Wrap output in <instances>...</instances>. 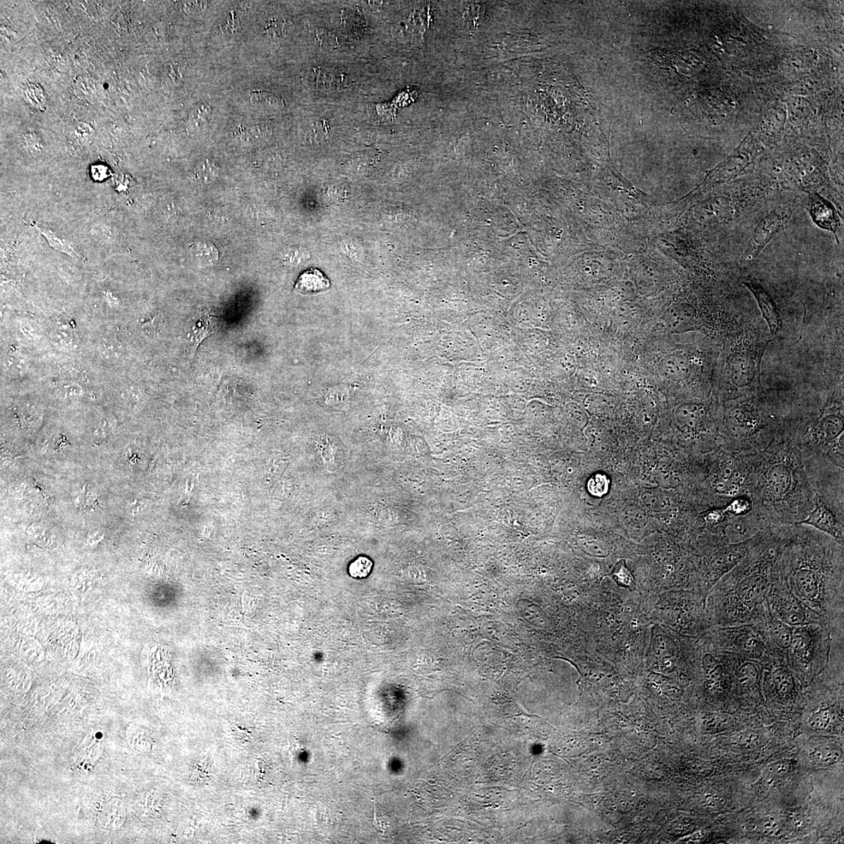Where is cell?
I'll list each match as a JSON object with an SVG mask.
<instances>
[{"label": "cell", "instance_id": "1", "mask_svg": "<svg viewBox=\"0 0 844 844\" xmlns=\"http://www.w3.org/2000/svg\"><path fill=\"white\" fill-rule=\"evenodd\" d=\"M781 566L790 590L836 629H843L844 546L805 525L789 526Z\"/></svg>", "mask_w": 844, "mask_h": 844}, {"label": "cell", "instance_id": "2", "mask_svg": "<svg viewBox=\"0 0 844 844\" xmlns=\"http://www.w3.org/2000/svg\"><path fill=\"white\" fill-rule=\"evenodd\" d=\"M752 461L750 498L765 528L800 524L814 508L815 491L792 428Z\"/></svg>", "mask_w": 844, "mask_h": 844}, {"label": "cell", "instance_id": "3", "mask_svg": "<svg viewBox=\"0 0 844 844\" xmlns=\"http://www.w3.org/2000/svg\"><path fill=\"white\" fill-rule=\"evenodd\" d=\"M789 526L760 531L747 555L707 593L711 625L756 623L771 611L768 597L781 570V555Z\"/></svg>", "mask_w": 844, "mask_h": 844}, {"label": "cell", "instance_id": "4", "mask_svg": "<svg viewBox=\"0 0 844 844\" xmlns=\"http://www.w3.org/2000/svg\"><path fill=\"white\" fill-rule=\"evenodd\" d=\"M771 337L759 325L745 322L723 338L714 373L719 401L759 393L760 364Z\"/></svg>", "mask_w": 844, "mask_h": 844}, {"label": "cell", "instance_id": "5", "mask_svg": "<svg viewBox=\"0 0 844 844\" xmlns=\"http://www.w3.org/2000/svg\"><path fill=\"white\" fill-rule=\"evenodd\" d=\"M787 420L759 394L722 403L720 448L735 454L759 453L776 441Z\"/></svg>", "mask_w": 844, "mask_h": 844}, {"label": "cell", "instance_id": "6", "mask_svg": "<svg viewBox=\"0 0 844 844\" xmlns=\"http://www.w3.org/2000/svg\"><path fill=\"white\" fill-rule=\"evenodd\" d=\"M753 454H735L719 448L709 453L707 508H726L733 499L750 497Z\"/></svg>", "mask_w": 844, "mask_h": 844}, {"label": "cell", "instance_id": "7", "mask_svg": "<svg viewBox=\"0 0 844 844\" xmlns=\"http://www.w3.org/2000/svg\"><path fill=\"white\" fill-rule=\"evenodd\" d=\"M837 635H843V630L834 629L828 624L792 626L787 662L800 680L810 682L827 667Z\"/></svg>", "mask_w": 844, "mask_h": 844}, {"label": "cell", "instance_id": "8", "mask_svg": "<svg viewBox=\"0 0 844 844\" xmlns=\"http://www.w3.org/2000/svg\"><path fill=\"white\" fill-rule=\"evenodd\" d=\"M722 403L716 396L677 405L673 417L677 430L689 441H703L709 453L720 448Z\"/></svg>", "mask_w": 844, "mask_h": 844}, {"label": "cell", "instance_id": "9", "mask_svg": "<svg viewBox=\"0 0 844 844\" xmlns=\"http://www.w3.org/2000/svg\"><path fill=\"white\" fill-rule=\"evenodd\" d=\"M704 635L718 648L765 664L769 665L776 659L762 629L756 624L713 627Z\"/></svg>", "mask_w": 844, "mask_h": 844}, {"label": "cell", "instance_id": "10", "mask_svg": "<svg viewBox=\"0 0 844 844\" xmlns=\"http://www.w3.org/2000/svg\"><path fill=\"white\" fill-rule=\"evenodd\" d=\"M759 533L741 543L728 544L722 537L714 536L702 544L704 556L699 574L700 593L707 595L724 575L744 559L756 543Z\"/></svg>", "mask_w": 844, "mask_h": 844}, {"label": "cell", "instance_id": "11", "mask_svg": "<svg viewBox=\"0 0 844 844\" xmlns=\"http://www.w3.org/2000/svg\"><path fill=\"white\" fill-rule=\"evenodd\" d=\"M768 602L771 613L778 620L790 626H805L814 623L829 625L822 616L807 607L795 596L783 575L782 566L780 573L771 588Z\"/></svg>", "mask_w": 844, "mask_h": 844}, {"label": "cell", "instance_id": "12", "mask_svg": "<svg viewBox=\"0 0 844 844\" xmlns=\"http://www.w3.org/2000/svg\"><path fill=\"white\" fill-rule=\"evenodd\" d=\"M795 211V203L787 202L772 208L754 225L747 249L748 257H758L765 247L782 231L785 230Z\"/></svg>", "mask_w": 844, "mask_h": 844}, {"label": "cell", "instance_id": "13", "mask_svg": "<svg viewBox=\"0 0 844 844\" xmlns=\"http://www.w3.org/2000/svg\"><path fill=\"white\" fill-rule=\"evenodd\" d=\"M843 505L822 497H816L814 508L798 525H805L828 535L844 546Z\"/></svg>", "mask_w": 844, "mask_h": 844}, {"label": "cell", "instance_id": "14", "mask_svg": "<svg viewBox=\"0 0 844 844\" xmlns=\"http://www.w3.org/2000/svg\"><path fill=\"white\" fill-rule=\"evenodd\" d=\"M765 191H721L707 202V215L716 223L726 224L735 217L741 215L754 201L760 199Z\"/></svg>", "mask_w": 844, "mask_h": 844}, {"label": "cell", "instance_id": "15", "mask_svg": "<svg viewBox=\"0 0 844 844\" xmlns=\"http://www.w3.org/2000/svg\"><path fill=\"white\" fill-rule=\"evenodd\" d=\"M769 692L772 697L782 702L794 701L798 695V678L788 664L781 659H776L770 666L765 669Z\"/></svg>", "mask_w": 844, "mask_h": 844}, {"label": "cell", "instance_id": "16", "mask_svg": "<svg viewBox=\"0 0 844 844\" xmlns=\"http://www.w3.org/2000/svg\"><path fill=\"white\" fill-rule=\"evenodd\" d=\"M751 141L746 138L742 144L726 160L712 170L705 178L704 186H715L734 180L747 169L751 162Z\"/></svg>", "mask_w": 844, "mask_h": 844}, {"label": "cell", "instance_id": "17", "mask_svg": "<svg viewBox=\"0 0 844 844\" xmlns=\"http://www.w3.org/2000/svg\"><path fill=\"white\" fill-rule=\"evenodd\" d=\"M745 287L751 291L756 297L760 312L769 329V334L774 336L777 334L782 327V317L780 308L774 296L769 292L762 283L756 279H748L742 282Z\"/></svg>", "mask_w": 844, "mask_h": 844}, {"label": "cell", "instance_id": "18", "mask_svg": "<svg viewBox=\"0 0 844 844\" xmlns=\"http://www.w3.org/2000/svg\"><path fill=\"white\" fill-rule=\"evenodd\" d=\"M807 207L814 222L819 228L833 233L838 241L836 235L841 222L834 205L817 193H812L808 198Z\"/></svg>", "mask_w": 844, "mask_h": 844}, {"label": "cell", "instance_id": "19", "mask_svg": "<svg viewBox=\"0 0 844 844\" xmlns=\"http://www.w3.org/2000/svg\"><path fill=\"white\" fill-rule=\"evenodd\" d=\"M645 506L656 513H670L678 510L680 499L675 492L662 490H648L642 495Z\"/></svg>", "mask_w": 844, "mask_h": 844}, {"label": "cell", "instance_id": "20", "mask_svg": "<svg viewBox=\"0 0 844 844\" xmlns=\"http://www.w3.org/2000/svg\"><path fill=\"white\" fill-rule=\"evenodd\" d=\"M124 807L123 802L117 798H111L104 802L99 808L97 822L104 829L115 830L123 825Z\"/></svg>", "mask_w": 844, "mask_h": 844}, {"label": "cell", "instance_id": "21", "mask_svg": "<svg viewBox=\"0 0 844 844\" xmlns=\"http://www.w3.org/2000/svg\"><path fill=\"white\" fill-rule=\"evenodd\" d=\"M329 282L318 270L311 269L306 271L299 278L296 285V289L301 294H310L320 292L329 287Z\"/></svg>", "mask_w": 844, "mask_h": 844}, {"label": "cell", "instance_id": "22", "mask_svg": "<svg viewBox=\"0 0 844 844\" xmlns=\"http://www.w3.org/2000/svg\"><path fill=\"white\" fill-rule=\"evenodd\" d=\"M655 553L659 562L674 566L682 557L681 545L674 539H664L656 545Z\"/></svg>", "mask_w": 844, "mask_h": 844}, {"label": "cell", "instance_id": "23", "mask_svg": "<svg viewBox=\"0 0 844 844\" xmlns=\"http://www.w3.org/2000/svg\"><path fill=\"white\" fill-rule=\"evenodd\" d=\"M839 704L840 702H836L835 704L823 707L814 712L808 719L809 726L816 730L829 729L839 718L841 709Z\"/></svg>", "mask_w": 844, "mask_h": 844}, {"label": "cell", "instance_id": "24", "mask_svg": "<svg viewBox=\"0 0 844 844\" xmlns=\"http://www.w3.org/2000/svg\"><path fill=\"white\" fill-rule=\"evenodd\" d=\"M519 611L523 619L533 626L544 629H549L551 626L550 617L533 602H527V600H524V602H521L520 606L519 605Z\"/></svg>", "mask_w": 844, "mask_h": 844}, {"label": "cell", "instance_id": "25", "mask_svg": "<svg viewBox=\"0 0 844 844\" xmlns=\"http://www.w3.org/2000/svg\"><path fill=\"white\" fill-rule=\"evenodd\" d=\"M33 226L41 236L46 238V240L48 241L49 245L53 249H55L56 251L67 254L74 258H81V254L77 251V249L73 243L57 236L55 233H52L50 230L39 228L35 224Z\"/></svg>", "mask_w": 844, "mask_h": 844}, {"label": "cell", "instance_id": "26", "mask_svg": "<svg viewBox=\"0 0 844 844\" xmlns=\"http://www.w3.org/2000/svg\"><path fill=\"white\" fill-rule=\"evenodd\" d=\"M251 102L266 112L276 113L283 108L282 99L269 92L254 91L251 96Z\"/></svg>", "mask_w": 844, "mask_h": 844}, {"label": "cell", "instance_id": "27", "mask_svg": "<svg viewBox=\"0 0 844 844\" xmlns=\"http://www.w3.org/2000/svg\"><path fill=\"white\" fill-rule=\"evenodd\" d=\"M811 758L816 764L823 766L833 765L842 758V751L835 745H824L816 748L812 753Z\"/></svg>", "mask_w": 844, "mask_h": 844}, {"label": "cell", "instance_id": "28", "mask_svg": "<svg viewBox=\"0 0 844 844\" xmlns=\"http://www.w3.org/2000/svg\"><path fill=\"white\" fill-rule=\"evenodd\" d=\"M753 510L751 499L747 496L739 497L731 501L724 508L725 512L733 516H742L750 513Z\"/></svg>", "mask_w": 844, "mask_h": 844}, {"label": "cell", "instance_id": "29", "mask_svg": "<svg viewBox=\"0 0 844 844\" xmlns=\"http://www.w3.org/2000/svg\"><path fill=\"white\" fill-rule=\"evenodd\" d=\"M211 115V106L208 104H201L191 111L189 115V123L192 128H201L205 126Z\"/></svg>", "mask_w": 844, "mask_h": 844}, {"label": "cell", "instance_id": "30", "mask_svg": "<svg viewBox=\"0 0 844 844\" xmlns=\"http://www.w3.org/2000/svg\"><path fill=\"white\" fill-rule=\"evenodd\" d=\"M609 479L605 474H596L593 475L589 481H588V491L594 497H602L607 495L609 490Z\"/></svg>", "mask_w": 844, "mask_h": 844}, {"label": "cell", "instance_id": "31", "mask_svg": "<svg viewBox=\"0 0 844 844\" xmlns=\"http://www.w3.org/2000/svg\"><path fill=\"white\" fill-rule=\"evenodd\" d=\"M25 96L29 104L37 109L46 108V98L43 88L38 85L29 84L25 89Z\"/></svg>", "mask_w": 844, "mask_h": 844}, {"label": "cell", "instance_id": "32", "mask_svg": "<svg viewBox=\"0 0 844 844\" xmlns=\"http://www.w3.org/2000/svg\"><path fill=\"white\" fill-rule=\"evenodd\" d=\"M760 828L765 835L778 837L785 834L787 827L782 819L770 816L763 820Z\"/></svg>", "mask_w": 844, "mask_h": 844}, {"label": "cell", "instance_id": "33", "mask_svg": "<svg viewBox=\"0 0 844 844\" xmlns=\"http://www.w3.org/2000/svg\"><path fill=\"white\" fill-rule=\"evenodd\" d=\"M736 742L747 748H756L765 744V736L756 731L742 733L737 736Z\"/></svg>", "mask_w": 844, "mask_h": 844}, {"label": "cell", "instance_id": "34", "mask_svg": "<svg viewBox=\"0 0 844 844\" xmlns=\"http://www.w3.org/2000/svg\"><path fill=\"white\" fill-rule=\"evenodd\" d=\"M372 568V563L368 558L359 557L349 566V573L354 578H365L370 574Z\"/></svg>", "mask_w": 844, "mask_h": 844}, {"label": "cell", "instance_id": "35", "mask_svg": "<svg viewBox=\"0 0 844 844\" xmlns=\"http://www.w3.org/2000/svg\"><path fill=\"white\" fill-rule=\"evenodd\" d=\"M613 575L615 580L621 584L629 586L632 584V574L624 562L617 564L614 568Z\"/></svg>", "mask_w": 844, "mask_h": 844}, {"label": "cell", "instance_id": "36", "mask_svg": "<svg viewBox=\"0 0 844 844\" xmlns=\"http://www.w3.org/2000/svg\"><path fill=\"white\" fill-rule=\"evenodd\" d=\"M733 718L728 715L717 714L712 716L711 723L709 724L712 729L716 731H724L731 727L733 723Z\"/></svg>", "mask_w": 844, "mask_h": 844}, {"label": "cell", "instance_id": "37", "mask_svg": "<svg viewBox=\"0 0 844 844\" xmlns=\"http://www.w3.org/2000/svg\"><path fill=\"white\" fill-rule=\"evenodd\" d=\"M626 519H628L626 520L628 522H633V525L640 526L639 525L645 524L647 520V515L645 511L641 508L633 506L632 508L626 510Z\"/></svg>", "mask_w": 844, "mask_h": 844}, {"label": "cell", "instance_id": "38", "mask_svg": "<svg viewBox=\"0 0 844 844\" xmlns=\"http://www.w3.org/2000/svg\"><path fill=\"white\" fill-rule=\"evenodd\" d=\"M285 28H287L285 21L280 19H276L273 17V19L266 21L265 31L269 35H275L276 34H281Z\"/></svg>", "mask_w": 844, "mask_h": 844}, {"label": "cell", "instance_id": "39", "mask_svg": "<svg viewBox=\"0 0 844 844\" xmlns=\"http://www.w3.org/2000/svg\"><path fill=\"white\" fill-rule=\"evenodd\" d=\"M792 770V765L787 763H777L769 767L768 774L771 777H781L786 776Z\"/></svg>", "mask_w": 844, "mask_h": 844}, {"label": "cell", "instance_id": "40", "mask_svg": "<svg viewBox=\"0 0 844 844\" xmlns=\"http://www.w3.org/2000/svg\"><path fill=\"white\" fill-rule=\"evenodd\" d=\"M240 27L239 19H238L236 15L231 12L230 16L228 17L227 19H226L222 23V29L224 32L233 34L237 32V30L239 29Z\"/></svg>", "mask_w": 844, "mask_h": 844}, {"label": "cell", "instance_id": "41", "mask_svg": "<svg viewBox=\"0 0 844 844\" xmlns=\"http://www.w3.org/2000/svg\"><path fill=\"white\" fill-rule=\"evenodd\" d=\"M111 175L110 169L104 164L92 166L91 175L94 180L103 181Z\"/></svg>", "mask_w": 844, "mask_h": 844}, {"label": "cell", "instance_id": "42", "mask_svg": "<svg viewBox=\"0 0 844 844\" xmlns=\"http://www.w3.org/2000/svg\"><path fill=\"white\" fill-rule=\"evenodd\" d=\"M707 800H709V805L712 808H715V809H720V808L722 809L725 803H726L722 796L718 795H710L707 798Z\"/></svg>", "mask_w": 844, "mask_h": 844}]
</instances>
